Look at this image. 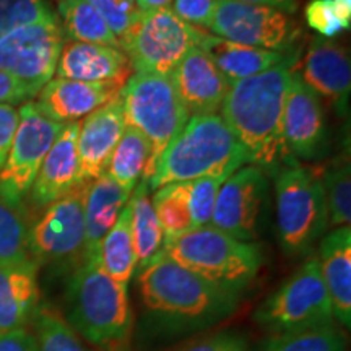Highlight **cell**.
Instances as JSON below:
<instances>
[{"instance_id":"6da1fadb","label":"cell","mask_w":351,"mask_h":351,"mask_svg":"<svg viewBox=\"0 0 351 351\" xmlns=\"http://www.w3.org/2000/svg\"><path fill=\"white\" fill-rule=\"evenodd\" d=\"M291 59L244 80L231 83L221 119L251 156L252 165L276 174L295 166L283 137V112L291 83Z\"/></svg>"},{"instance_id":"7a4b0ae2","label":"cell","mask_w":351,"mask_h":351,"mask_svg":"<svg viewBox=\"0 0 351 351\" xmlns=\"http://www.w3.org/2000/svg\"><path fill=\"white\" fill-rule=\"evenodd\" d=\"M147 313L173 330H200L228 317L239 296L208 283L161 251L140 270Z\"/></svg>"},{"instance_id":"3957f363","label":"cell","mask_w":351,"mask_h":351,"mask_svg":"<svg viewBox=\"0 0 351 351\" xmlns=\"http://www.w3.org/2000/svg\"><path fill=\"white\" fill-rule=\"evenodd\" d=\"M247 163L252 165L251 156L221 117L217 114L192 116L166 147L147 186L158 191L173 182L228 179Z\"/></svg>"},{"instance_id":"277c9868","label":"cell","mask_w":351,"mask_h":351,"mask_svg":"<svg viewBox=\"0 0 351 351\" xmlns=\"http://www.w3.org/2000/svg\"><path fill=\"white\" fill-rule=\"evenodd\" d=\"M65 320L78 337L95 346L122 343L132 326L129 285L112 280L98 258L88 257L70 278Z\"/></svg>"},{"instance_id":"5b68a950","label":"cell","mask_w":351,"mask_h":351,"mask_svg":"<svg viewBox=\"0 0 351 351\" xmlns=\"http://www.w3.org/2000/svg\"><path fill=\"white\" fill-rule=\"evenodd\" d=\"M163 251L179 265L236 296L251 287L262 267L257 244L231 238L212 225L168 241Z\"/></svg>"},{"instance_id":"8992f818","label":"cell","mask_w":351,"mask_h":351,"mask_svg":"<svg viewBox=\"0 0 351 351\" xmlns=\"http://www.w3.org/2000/svg\"><path fill=\"white\" fill-rule=\"evenodd\" d=\"M127 127L142 132L150 142L152 153L142 181L152 179L166 147L187 124L191 114L184 108L173 77L135 73L121 91Z\"/></svg>"},{"instance_id":"52a82bcc","label":"cell","mask_w":351,"mask_h":351,"mask_svg":"<svg viewBox=\"0 0 351 351\" xmlns=\"http://www.w3.org/2000/svg\"><path fill=\"white\" fill-rule=\"evenodd\" d=\"M276 226L288 256L309 252L328 228L322 176L307 166H288L275 179Z\"/></svg>"},{"instance_id":"ba28073f","label":"cell","mask_w":351,"mask_h":351,"mask_svg":"<svg viewBox=\"0 0 351 351\" xmlns=\"http://www.w3.org/2000/svg\"><path fill=\"white\" fill-rule=\"evenodd\" d=\"M254 319L271 335L333 322V311L317 258H309L267 298Z\"/></svg>"},{"instance_id":"9c48e42d","label":"cell","mask_w":351,"mask_h":351,"mask_svg":"<svg viewBox=\"0 0 351 351\" xmlns=\"http://www.w3.org/2000/svg\"><path fill=\"white\" fill-rule=\"evenodd\" d=\"M202 33L171 8L142 12L137 25L122 43V51L135 73L169 75L182 57L199 46Z\"/></svg>"},{"instance_id":"30bf717a","label":"cell","mask_w":351,"mask_h":351,"mask_svg":"<svg viewBox=\"0 0 351 351\" xmlns=\"http://www.w3.org/2000/svg\"><path fill=\"white\" fill-rule=\"evenodd\" d=\"M19 111V129L0 169V200L13 208L32 191L44 158L64 127L44 116L34 101L25 103Z\"/></svg>"},{"instance_id":"8fae6325","label":"cell","mask_w":351,"mask_h":351,"mask_svg":"<svg viewBox=\"0 0 351 351\" xmlns=\"http://www.w3.org/2000/svg\"><path fill=\"white\" fill-rule=\"evenodd\" d=\"M90 182L77 184L52 202L28 230L29 256L38 263L72 265L85 261V205Z\"/></svg>"},{"instance_id":"7c38bea8","label":"cell","mask_w":351,"mask_h":351,"mask_svg":"<svg viewBox=\"0 0 351 351\" xmlns=\"http://www.w3.org/2000/svg\"><path fill=\"white\" fill-rule=\"evenodd\" d=\"M64 43L59 15L21 26L0 41V70L39 93L56 73Z\"/></svg>"},{"instance_id":"4fadbf2b","label":"cell","mask_w":351,"mask_h":351,"mask_svg":"<svg viewBox=\"0 0 351 351\" xmlns=\"http://www.w3.org/2000/svg\"><path fill=\"white\" fill-rule=\"evenodd\" d=\"M207 29L228 41L275 52L289 49L298 38L288 13L236 0H218Z\"/></svg>"},{"instance_id":"5bb4252c","label":"cell","mask_w":351,"mask_h":351,"mask_svg":"<svg viewBox=\"0 0 351 351\" xmlns=\"http://www.w3.org/2000/svg\"><path fill=\"white\" fill-rule=\"evenodd\" d=\"M267 189L265 171L256 165L239 168L219 187L210 225L231 238L252 243L258 236Z\"/></svg>"},{"instance_id":"9a60e30c","label":"cell","mask_w":351,"mask_h":351,"mask_svg":"<svg viewBox=\"0 0 351 351\" xmlns=\"http://www.w3.org/2000/svg\"><path fill=\"white\" fill-rule=\"evenodd\" d=\"M283 137L289 155L314 160L327 145V122L317 95L293 72L283 112Z\"/></svg>"},{"instance_id":"2e32d148","label":"cell","mask_w":351,"mask_h":351,"mask_svg":"<svg viewBox=\"0 0 351 351\" xmlns=\"http://www.w3.org/2000/svg\"><path fill=\"white\" fill-rule=\"evenodd\" d=\"M125 130L121 95L88 114L77 138L78 182H91L108 171L109 161Z\"/></svg>"},{"instance_id":"e0dca14e","label":"cell","mask_w":351,"mask_h":351,"mask_svg":"<svg viewBox=\"0 0 351 351\" xmlns=\"http://www.w3.org/2000/svg\"><path fill=\"white\" fill-rule=\"evenodd\" d=\"M174 86L184 108L194 116H212L221 109L231 83L199 46L192 47L173 72Z\"/></svg>"},{"instance_id":"ac0fdd59","label":"cell","mask_w":351,"mask_h":351,"mask_svg":"<svg viewBox=\"0 0 351 351\" xmlns=\"http://www.w3.org/2000/svg\"><path fill=\"white\" fill-rule=\"evenodd\" d=\"M127 82H75L51 78L36 95V106L49 119L69 124L78 122L96 109L116 99Z\"/></svg>"},{"instance_id":"d6986e66","label":"cell","mask_w":351,"mask_h":351,"mask_svg":"<svg viewBox=\"0 0 351 351\" xmlns=\"http://www.w3.org/2000/svg\"><path fill=\"white\" fill-rule=\"evenodd\" d=\"M300 77L315 95L330 99L339 114L348 111L351 64L348 52L339 43L315 38L307 49Z\"/></svg>"},{"instance_id":"ffe728a7","label":"cell","mask_w":351,"mask_h":351,"mask_svg":"<svg viewBox=\"0 0 351 351\" xmlns=\"http://www.w3.org/2000/svg\"><path fill=\"white\" fill-rule=\"evenodd\" d=\"M132 70L122 49L101 44L65 41L56 67L57 78L75 82H127Z\"/></svg>"},{"instance_id":"44dd1931","label":"cell","mask_w":351,"mask_h":351,"mask_svg":"<svg viewBox=\"0 0 351 351\" xmlns=\"http://www.w3.org/2000/svg\"><path fill=\"white\" fill-rule=\"evenodd\" d=\"M78 129L80 122L64 124L44 158L32 186V199L38 207H47L80 184L77 152Z\"/></svg>"},{"instance_id":"7402d4cb","label":"cell","mask_w":351,"mask_h":351,"mask_svg":"<svg viewBox=\"0 0 351 351\" xmlns=\"http://www.w3.org/2000/svg\"><path fill=\"white\" fill-rule=\"evenodd\" d=\"M38 270L34 258L0 263V333L33 320L39 307Z\"/></svg>"},{"instance_id":"603a6c76","label":"cell","mask_w":351,"mask_h":351,"mask_svg":"<svg viewBox=\"0 0 351 351\" xmlns=\"http://www.w3.org/2000/svg\"><path fill=\"white\" fill-rule=\"evenodd\" d=\"M319 269L330 298L335 317L341 326L351 324V230L335 228L322 239L319 249Z\"/></svg>"},{"instance_id":"cb8c5ba5","label":"cell","mask_w":351,"mask_h":351,"mask_svg":"<svg viewBox=\"0 0 351 351\" xmlns=\"http://www.w3.org/2000/svg\"><path fill=\"white\" fill-rule=\"evenodd\" d=\"M132 192L121 187L108 173L90 182L85 205V258L95 257L98 245L119 218Z\"/></svg>"},{"instance_id":"d4e9b609","label":"cell","mask_w":351,"mask_h":351,"mask_svg":"<svg viewBox=\"0 0 351 351\" xmlns=\"http://www.w3.org/2000/svg\"><path fill=\"white\" fill-rule=\"evenodd\" d=\"M199 47L207 52V56L230 83L257 75L287 59L283 52L244 46L205 32L202 33Z\"/></svg>"},{"instance_id":"484cf974","label":"cell","mask_w":351,"mask_h":351,"mask_svg":"<svg viewBox=\"0 0 351 351\" xmlns=\"http://www.w3.org/2000/svg\"><path fill=\"white\" fill-rule=\"evenodd\" d=\"M148 191L150 189H148L147 182L140 181L129 199L132 241H134L138 270L148 265L153 257H156L163 251L165 245L163 230H161L155 208H153L150 197H148Z\"/></svg>"},{"instance_id":"4316f807","label":"cell","mask_w":351,"mask_h":351,"mask_svg":"<svg viewBox=\"0 0 351 351\" xmlns=\"http://www.w3.org/2000/svg\"><path fill=\"white\" fill-rule=\"evenodd\" d=\"M96 258H98L101 269L106 271L112 280L129 285L135 269H137V258H135L134 241H132L130 230L129 202L122 208L114 226L99 243L98 251H96Z\"/></svg>"},{"instance_id":"83f0119b","label":"cell","mask_w":351,"mask_h":351,"mask_svg":"<svg viewBox=\"0 0 351 351\" xmlns=\"http://www.w3.org/2000/svg\"><path fill=\"white\" fill-rule=\"evenodd\" d=\"M59 15L64 34L72 38V41L122 49L121 41L106 20L86 0H62L59 2Z\"/></svg>"},{"instance_id":"f1b7e54d","label":"cell","mask_w":351,"mask_h":351,"mask_svg":"<svg viewBox=\"0 0 351 351\" xmlns=\"http://www.w3.org/2000/svg\"><path fill=\"white\" fill-rule=\"evenodd\" d=\"M150 142L145 138L142 132L125 125L106 173L125 191L134 192L138 181H142L148 160H150Z\"/></svg>"},{"instance_id":"f546056e","label":"cell","mask_w":351,"mask_h":351,"mask_svg":"<svg viewBox=\"0 0 351 351\" xmlns=\"http://www.w3.org/2000/svg\"><path fill=\"white\" fill-rule=\"evenodd\" d=\"M258 351H346L345 333L335 320L302 330L271 335Z\"/></svg>"},{"instance_id":"4dcf8cb0","label":"cell","mask_w":351,"mask_h":351,"mask_svg":"<svg viewBox=\"0 0 351 351\" xmlns=\"http://www.w3.org/2000/svg\"><path fill=\"white\" fill-rule=\"evenodd\" d=\"M152 205L163 230L165 243L194 230L182 182H173L158 189L153 195Z\"/></svg>"},{"instance_id":"1f68e13d","label":"cell","mask_w":351,"mask_h":351,"mask_svg":"<svg viewBox=\"0 0 351 351\" xmlns=\"http://www.w3.org/2000/svg\"><path fill=\"white\" fill-rule=\"evenodd\" d=\"M39 351H88L59 311L39 306L33 317Z\"/></svg>"},{"instance_id":"d6a6232c","label":"cell","mask_w":351,"mask_h":351,"mask_svg":"<svg viewBox=\"0 0 351 351\" xmlns=\"http://www.w3.org/2000/svg\"><path fill=\"white\" fill-rule=\"evenodd\" d=\"M328 226H350L351 221V174L350 165L340 163L322 176Z\"/></svg>"},{"instance_id":"836d02e7","label":"cell","mask_w":351,"mask_h":351,"mask_svg":"<svg viewBox=\"0 0 351 351\" xmlns=\"http://www.w3.org/2000/svg\"><path fill=\"white\" fill-rule=\"evenodd\" d=\"M33 258L28 247V228L16 208L0 200V263Z\"/></svg>"},{"instance_id":"e575fe53","label":"cell","mask_w":351,"mask_h":351,"mask_svg":"<svg viewBox=\"0 0 351 351\" xmlns=\"http://www.w3.org/2000/svg\"><path fill=\"white\" fill-rule=\"evenodd\" d=\"M52 16L57 13L47 0H0V41L21 26Z\"/></svg>"},{"instance_id":"d590c367","label":"cell","mask_w":351,"mask_h":351,"mask_svg":"<svg viewBox=\"0 0 351 351\" xmlns=\"http://www.w3.org/2000/svg\"><path fill=\"white\" fill-rule=\"evenodd\" d=\"M225 181V178H204L182 182L184 194L187 197L189 208H191L194 230L210 225L218 191Z\"/></svg>"},{"instance_id":"8d00e7d4","label":"cell","mask_w":351,"mask_h":351,"mask_svg":"<svg viewBox=\"0 0 351 351\" xmlns=\"http://www.w3.org/2000/svg\"><path fill=\"white\" fill-rule=\"evenodd\" d=\"M86 2L106 20L109 28L121 41V46L142 15L137 3H132L129 0H86Z\"/></svg>"},{"instance_id":"74e56055","label":"cell","mask_w":351,"mask_h":351,"mask_svg":"<svg viewBox=\"0 0 351 351\" xmlns=\"http://www.w3.org/2000/svg\"><path fill=\"white\" fill-rule=\"evenodd\" d=\"M304 15L307 25L322 36L333 38L343 32L333 13L330 0H311L307 3Z\"/></svg>"},{"instance_id":"f35d334b","label":"cell","mask_w":351,"mask_h":351,"mask_svg":"<svg viewBox=\"0 0 351 351\" xmlns=\"http://www.w3.org/2000/svg\"><path fill=\"white\" fill-rule=\"evenodd\" d=\"M218 0H173V10L179 19L195 28H208Z\"/></svg>"},{"instance_id":"ab89813d","label":"cell","mask_w":351,"mask_h":351,"mask_svg":"<svg viewBox=\"0 0 351 351\" xmlns=\"http://www.w3.org/2000/svg\"><path fill=\"white\" fill-rule=\"evenodd\" d=\"M179 351H247V340L236 332H218L191 341Z\"/></svg>"},{"instance_id":"60d3db41","label":"cell","mask_w":351,"mask_h":351,"mask_svg":"<svg viewBox=\"0 0 351 351\" xmlns=\"http://www.w3.org/2000/svg\"><path fill=\"white\" fill-rule=\"evenodd\" d=\"M36 95L38 91L33 90L32 86L0 70V104L15 106V104L25 103V101L28 103Z\"/></svg>"},{"instance_id":"b9f144b4","label":"cell","mask_w":351,"mask_h":351,"mask_svg":"<svg viewBox=\"0 0 351 351\" xmlns=\"http://www.w3.org/2000/svg\"><path fill=\"white\" fill-rule=\"evenodd\" d=\"M20 124V111L10 104H0V169L10 152L13 137Z\"/></svg>"},{"instance_id":"7bdbcfd3","label":"cell","mask_w":351,"mask_h":351,"mask_svg":"<svg viewBox=\"0 0 351 351\" xmlns=\"http://www.w3.org/2000/svg\"><path fill=\"white\" fill-rule=\"evenodd\" d=\"M0 351H39L38 340L28 328L0 333Z\"/></svg>"},{"instance_id":"ee69618b","label":"cell","mask_w":351,"mask_h":351,"mask_svg":"<svg viewBox=\"0 0 351 351\" xmlns=\"http://www.w3.org/2000/svg\"><path fill=\"white\" fill-rule=\"evenodd\" d=\"M236 2L276 8V10L288 13V15L289 13H295L298 10V0H236Z\"/></svg>"},{"instance_id":"f6af8a7d","label":"cell","mask_w":351,"mask_h":351,"mask_svg":"<svg viewBox=\"0 0 351 351\" xmlns=\"http://www.w3.org/2000/svg\"><path fill=\"white\" fill-rule=\"evenodd\" d=\"M333 13L343 29H350L351 26V0H330Z\"/></svg>"},{"instance_id":"bcb514c9","label":"cell","mask_w":351,"mask_h":351,"mask_svg":"<svg viewBox=\"0 0 351 351\" xmlns=\"http://www.w3.org/2000/svg\"><path fill=\"white\" fill-rule=\"evenodd\" d=\"M137 7L142 12L160 10V8H169L173 0H135Z\"/></svg>"},{"instance_id":"7dc6e473","label":"cell","mask_w":351,"mask_h":351,"mask_svg":"<svg viewBox=\"0 0 351 351\" xmlns=\"http://www.w3.org/2000/svg\"><path fill=\"white\" fill-rule=\"evenodd\" d=\"M129 2H132V3H135V0H129Z\"/></svg>"},{"instance_id":"c3c4849f","label":"cell","mask_w":351,"mask_h":351,"mask_svg":"<svg viewBox=\"0 0 351 351\" xmlns=\"http://www.w3.org/2000/svg\"><path fill=\"white\" fill-rule=\"evenodd\" d=\"M57 2H62V0H57Z\"/></svg>"}]
</instances>
